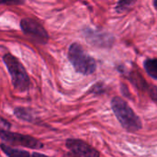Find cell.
Here are the masks:
<instances>
[{
    "mask_svg": "<svg viewBox=\"0 0 157 157\" xmlns=\"http://www.w3.org/2000/svg\"><path fill=\"white\" fill-rule=\"evenodd\" d=\"M90 92H91V93H94V94H96V95H100L101 93H104V92H105L104 85L101 84V83H97V84L90 89Z\"/></svg>",
    "mask_w": 157,
    "mask_h": 157,
    "instance_id": "cell-12",
    "label": "cell"
},
{
    "mask_svg": "<svg viewBox=\"0 0 157 157\" xmlns=\"http://www.w3.org/2000/svg\"><path fill=\"white\" fill-rule=\"evenodd\" d=\"M111 109L121 126L130 132H135L143 128V123L139 116L130 107L128 102L121 97L111 99Z\"/></svg>",
    "mask_w": 157,
    "mask_h": 157,
    "instance_id": "cell-1",
    "label": "cell"
},
{
    "mask_svg": "<svg viewBox=\"0 0 157 157\" xmlns=\"http://www.w3.org/2000/svg\"><path fill=\"white\" fill-rule=\"evenodd\" d=\"M68 60L75 72L84 75H89L97 71V62L90 56L81 44L74 42L68 49Z\"/></svg>",
    "mask_w": 157,
    "mask_h": 157,
    "instance_id": "cell-2",
    "label": "cell"
},
{
    "mask_svg": "<svg viewBox=\"0 0 157 157\" xmlns=\"http://www.w3.org/2000/svg\"><path fill=\"white\" fill-rule=\"evenodd\" d=\"M144 67L150 77L157 79V60L155 58H148L144 63Z\"/></svg>",
    "mask_w": 157,
    "mask_h": 157,
    "instance_id": "cell-9",
    "label": "cell"
},
{
    "mask_svg": "<svg viewBox=\"0 0 157 157\" xmlns=\"http://www.w3.org/2000/svg\"><path fill=\"white\" fill-rule=\"evenodd\" d=\"M153 3H154V6H155V8H156V0H153Z\"/></svg>",
    "mask_w": 157,
    "mask_h": 157,
    "instance_id": "cell-14",
    "label": "cell"
},
{
    "mask_svg": "<svg viewBox=\"0 0 157 157\" xmlns=\"http://www.w3.org/2000/svg\"><path fill=\"white\" fill-rule=\"evenodd\" d=\"M20 29L25 35L37 43L46 44L49 40V34L47 30L40 23L33 18H22L20 21Z\"/></svg>",
    "mask_w": 157,
    "mask_h": 157,
    "instance_id": "cell-4",
    "label": "cell"
},
{
    "mask_svg": "<svg viewBox=\"0 0 157 157\" xmlns=\"http://www.w3.org/2000/svg\"><path fill=\"white\" fill-rule=\"evenodd\" d=\"M25 0H0V5H23Z\"/></svg>",
    "mask_w": 157,
    "mask_h": 157,
    "instance_id": "cell-13",
    "label": "cell"
},
{
    "mask_svg": "<svg viewBox=\"0 0 157 157\" xmlns=\"http://www.w3.org/2000/svg\"><path fill=\"white\" fill-rule=\"evenodd\" d=\"M65 146L74 155L82 157H98L100 154L91 145L79 139L66 140Z\"/></svg>",
    "mask_w": 157,
    "mask_h": 157,
    "instance_id": "cell-7",
    "label": "cell"
},
{
    "mask_svg": "<svg viewBox=\"0 0 157 157\" xmlns=\"http://www.w3.org/2000/svg\"><path fill=\"white\" fill-rule=\"evenodd\" d=\"M0 149L3 151V153L9 157H25V156H30L31 154L29 153L28 151H24V150H19V149H15L12 148L5 144H0Z\"/></svg>",
    "mask_w": 157,
    "mask_h": 157,
    "instance_id": "cell-8",
    "label": "cell"
},
{
    "mask_svg": "<svg viewBox=\"0 0 157 157\" xmlns=\"http://www.w3.org/2000/svg\"><path fill=\"white\" fill-rule=\"evenodd\" d=\"M14 114L17 119H19L23 121H29V122L34 121V117H33L31 111H29V109H27L25 108H21V107L16 108L14 109Z\"/></svg>",
    "mask_w": 157,
    "mask_h": 157,
    "instance_id": "cell-10",
    "label": "cell"
},
{
    "mask_svg": "<svg viewBox=\"0 0 157 157\" xmlns=\"http://www.w3.org/2000/svg\"><path fill=\"white\" fill-rule=\"evenodd\" d=\"M83 34L89 44L98 48H110L114 43V37L105 31L85 28L83 29Z\"/></svg>",
    "mask_w": 157,
    "mask_h": 157,
    "instance_id": "cell-6",
    "label": "cell"
},
{
    "mask_svg": "<svg viewBox=\"0 0 157 157\" xmlns=\"http://www.w3.org/2000/svg\"><path fill=\"white\" fill-rule=\"evenodd\" d=\"M3 62L10 75L14 88L18 92L28 91L30 87V78L22 63L11 53H6Z\"/></svg>",
    "mask_w": 157,
    "mask_h": 157,
    "instance_id": "cell-3",
    "label": "cell"
},
{
    "mask_svg": "<svg viewBox=\"0 0 157 157\" xmlns=\"http://www.w3.org/2000/svg\"><path fill=\"white\" fill-rule=\"evenodd\" d=\"M0 139H2L4 142L8 143L12 145H18L23 146L29 149H41L43 148V144L39 141L38 139L27 135V134H21L17 132H12L7 130L0 129Z\"/></svg>",
    "mask_w": 157,
    "mask_h": 157,
    "instance_id": "cell-5",
    "label": "cell"
},
{
    "mask_svg": "<svg viewBox=\"0 0 157 157\" xmlns=\"http://www.w3.org/2000/svg\"><path fill=\"white\" fill-rule=\"evenodd\" d=\"M136 0H119L116 6V11L118 13H123L128 11L130 8L133 6Z\"/></svg>",
    "mask_w": 157,
    "mask_h": 157,
    "instance_id": "cell-11",
    "label": "cell"
}]
</instances>
